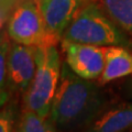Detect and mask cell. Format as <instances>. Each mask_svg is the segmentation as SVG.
<instances>
[{
    "label": "cell",
    "instance_id": "cell-11",
    "mask_svg": "<svg viewBox=\"0 0 132 132\" xmlns=\"http://www.w3.org/2000/svg\"><path fill=\"white\" fill-rule=\"evenodd\" d=\"M15 131L20 132H54L57 128L46 117H43L36 111L26 108L22 111L16 123Z\"/></svg>",
    "mask_w": 132,
    "mask_h": 132
},
{
    "label": "cell",
    "instance_id": "cell-3",
    "mask_svg": "<svg viewBox=\"0 0 132 132\" xmlns=\"http://www.w3.org/2000/svg\"><path fill=\"white\" fill-rule=\"evenodd\" d=\"M35 62V73L23 95V102L26 108L48 118L62 69L61 55L56 44L45 43L36 46Z\"/></svg>",
    "mask_w": 132,
    "mask_h": 132
},
{
    "label": "cell",
    "instance_id": "cell-6",
    "mask_svg": "<svg viewBox=\"0 0 132 132\" xmlns=\"http://www.w3.org/2000/svg\"><path fill=\"white\" fill-rule=\"evenodd\" d=\"M36 46L12 42L8 54V87L10 94H22L28 90L36 68Z\"/></svg>",
    "mask_w": 132,
    "mask_h": 132
},
{
    "label": "cell",
    "instance_id": "cell-7",
    "mask_svg": "<svg viewBox=\"0 0 132 132\" xmlns=\"http://www.w3.org/2000/svg\"><path fill=\"white\" fill-rule=\"evenodd\" d=\"M47 29L48 43L56 44L85 0H36Z\"/></svg>",
    "mask_w": 132,
    "mask_h": 132
},
{
    "label": "cell",
    "instance_id": "cell-4",
    "mask_svg": "<svg viewBox=\"0 0 132 132\" xmlns=\"http://www.w3.org/2000/svg\"><path fill=\"white\" fill-rule=\"evenodd\" d=\"M7 33L12 42L39 46L48 43L47 29L36 0H23L7 22Z\"/></svg>",
    "mask_w": 132,
    "mask_h": 132
},
{
    "label": "cell",
    "instance_id": "cell-8",
    "mask_svg": "<svg viewBox=\"0 0 132 132\" xmlns=\"http://www.w3.org/2000/svg\"><path fill=\"white\" fill-rule=\"evenodd\" d=\"M132 75V52L123 46L105 47V67L98 82L105 85L119 78Z\"/></svg>",
    "mask_w": 132,
    "mask_h": 132
},
{
    "label": "cell",
    "instance_id": "cell-15",
    "mask_svg": "<svg viewBox=\"0 0 132 132\" xmlns=\"http://www.w3.org/2000/svg\"><path fill=\"white\" fill-rule=\"evenodd\" d=\"M85 1H97V0H85Z\"/></svg>",
    "mask_w": 132,
    "mask_h": 132
},
{
    "label": "cell",
    "instance_id": "cell-12",
    "mask_svg": "<svg viewBox=\"0 0 132 132\" xmlns=\"http://www.w3.org/2000/svg\"><path fill=\"white\" fill-rule=\"evenodd\" d=\"M11 40L7 30H0V108L5 106L10 97L8 87V54Z\"/></svg>",
    "mask_w": 132,
    "mask_h": 132
},
{
    "label": "cell",
    "instance_id": "cell-13",
    "mask_svg": "<svg viewBox=\"0 0 132 132\" xmlns=\"http://www.w3.org/2000/svg\"><path fill=\"white\" fill-rule=\"evenodd\" d=\"M15 128V107L5 105L0 108V132H12Z\"/></svg>",
    "mask_w": 132,
    "mask_h": 132
},
{
    "label": "cell",
    "instance_id": "cell-5",
    "mask_svg": "<svg viewBox=\"0 0 132 132\" xmlns=\"http://www.w3.org/2000/svg\"><path fill=\"white\" fill-rule=\"evenodd\" d=\"M65 62L72 71L86 79L100 77L105 67V47L61 40Z\"/></svg>",
    "mask_w": 132,
    "mask_h": 132
},
{
    "label": "cell",
    "instance_id": "cell-10",
    "mask_svg": "<svg viewBox=\"0 0 132 132\" xmlns=\"http://www.w3.org/2000/svg\"><path fill=\"white\" fill-rule=\"evenodd\" d=\"M105 12L132 38V0H97Z\"/></svg>",
    "mask_w": 132,
    "mask_h": 132
},
{
    "label": "cell",
    "instance_id": "cell-14",
    "mask_svg": "<svg viewBox=\"0 0 132 132\" xmlns=\"http://www.w3.org/2000/svg\"><path fill=\"white\" fill-rule=\"evenodd\" d=\"M1 23H2V18H1V14H0V26H1Z\"/></svg>",
    "mask_w": 132,
    "mask_h": 132
},
{
    "label": "cell",
    "instance_id": "cell-2",
    "mask_svg": "<svg viewBox=\"0 0 132 132\" xmlns=\"http://www.w3.org/2000/svg\"><path fill=\"white\" fill-rule=\"evenodd\" d=\"M62 40L96 46L132 47L131 38L110 18L98 1H85L65 30Z\"/></svg>",
    "mask_w": 132,
    "mask_h": 132
},
{
    "label": "cell",
    "instance_id": "cell-1",
    "mask_svg": "<svg viewBox=\"0 0 132 132\" xmlns=\"http://www.w3.org/2000/svg\"><path fill=\"white\" fill-rule=\"evenodd\" d=\"M105 98L94 80L75 74L64 61L48 119L59 129L87 127L102 111Z\"/></svg>",
    "mask_w": 132,
    "mask_h": 132
},
{
    "label": "cell",
    "instance_id": "cell-9",
    "mask_svg": "<svg viewBox=\"0 0 132 132\" xmlns=\"http://www.w3.org/2000/svg\"><path fill=\"white\" fill-rule=\"evenodd\" d=\"M88 131L120 132L132 128V104L114 106L101 111L87 126Z\"/></svg>",
    "mask_w": 132,
    "mask_h": 132
}]
</instances>
